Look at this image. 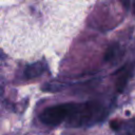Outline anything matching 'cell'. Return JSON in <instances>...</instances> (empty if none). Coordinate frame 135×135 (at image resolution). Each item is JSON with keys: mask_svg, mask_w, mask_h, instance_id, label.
Listing matches in <instances>:
<instances>
[{"mask_svg": "<svg viewBox=\"0 0 135 135\" xmlns=\"http://www.w3.org/2000/svg\"><path fill=\"white\" fill-rule=\"evenodd\" d=\"M120 1H121V3H122L126 7H128L129 4H130V0H120Z\"/></svg>", "mask_w": 135, "mask_h": 135, "instance_id": "obj_6", "label": "cell"}, {"mask_svg": "<svg viewBox=\"0 0 135 135\" xmlns=\"http://www.w3.org/2000/svg\"><path fill=\"white\" fill-rule=\"evenodd\" d=\"M122 55V52H121V49L118 44L114 43L112 45H110L105 52V56H104V59L107 61H116L118 58H120Z\"/></svg>", "mask_w": 135, "mask_h": 135, "instance_id": "obj_5", "label": "cell"}, {"mask_svg": "<svg viewBox=\"0 0 135 135\" xmlns=\"http://www.w3.org/2000/svg\"><path fill=\"white\" fill-rule=\"evenodd\" d=\"M103 115V108L97 101H88L83 103H68L66 122L72 127H81L95 122Z\"/></svg>", "mask_w": 135, "mask_h": 135, "instance_id": "obj_1", "label": "cell"}, {"mask_svg": "<svg viewBox=\"0 0 135 135\" xmlns=\"http://www.w3.org/2000/svg\"><path fill=\"white\" fill-rule=\"evenodd\" d=\"M131 72H132V66L131 65H126L123 66L122 69H120L117 73V77H116V88L119 92L123 91V89L126 88L127 83H128V80L130 78V75H131Z\"/></svg>", "mask_w": 135, "mask_h": 135, "instance_id": "obj_3", "label": "cell"}, {"mask_svg": "<svg viewBox=\"0 0 135 135\" xmlns=\"http://www.w3.org/2000/svg\"><path fill=\"white\" fill-rule=\"evenodd\" d=\"M134 11H135V0H134Z\"/></svg>", "mask_w": 135, "mask_h": 135, "instance_id": "obj_8", "label": "cell"}, {"mask_svg": "<svg viewBox=\"0 0 135 135\" xmlns=\"http://www.w3.org/2000/svg\"><path fill=\"white\" fill-rule=\"evenodd\" d=\"M122 135H132V134H124V133H123Z\"/></svg>", "mask_w": 135, "mask_h": 135, "instance_id": "obj_7", "label": "cell"}, {"mask_svg": "<svg viewBox=\"0 0 135 135\" xmlns=\"http://www.w3.org/2000/svg\"><path fill=\"white\" fill-rule=\"evenodd\" d=\"M44 64L42 62H34L26 66L24 70V77L27 79H33L38 76H40L44 72Z\"/></svg>", "mask_w": 135, "mask_h": 135, "instance_id": "obj_4", "label": "cell"}, {"mask_svg": "<svg viewBox=\"0 0 135 135\" xmlns=\"http://www.w3.org/2000/svg\"><path fill=\"white\" fill-rule=\"evenodd\" d=\"M68 103L49 107L40 114V120L47 126H58L66 120Z\"/></svg>", "mask_w": 135, "mask_h": 135, "instance_id": "obj_2", "label": "cell"}]
</instances>
